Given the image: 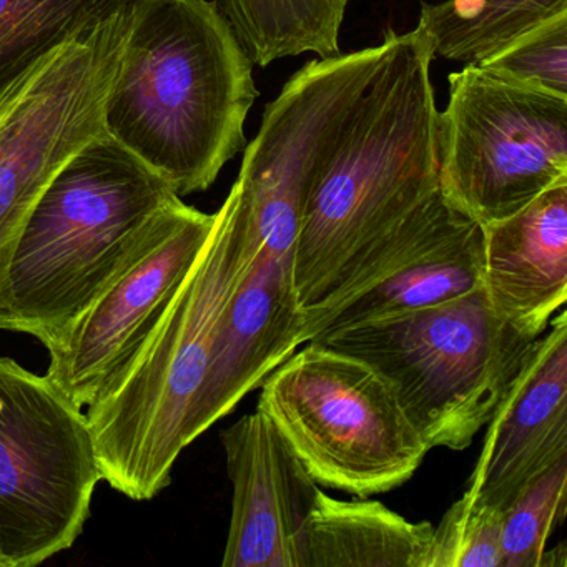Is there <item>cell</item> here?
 Here are the masks:
<instances>
[{
	"label": "cell",
	"mask_w": 567,
	"mask_h": 567,
	"mask_svg": "<svg viewBox=\"0 0 567 567\" xmlns=\"http://www.w3.org/2000/svg\"><path fill=\"white\" fill-rule=\"evenodd\" d=\"M257 97L254 62L217 2L137 0L104 131L185 197L244 151Z\"/></svg>",
	"instance_id": "cell-1"
},
{
	"label": "cell",
	"mask_w": 567,
	"mask_h": 567,
	"mask_svg": "<svg viewBox=\"0 0 567 567\" xmlns=\"http://www.w3.org/2000/svg\"><path fill=\"white\" fill-rule=\"evenodd\" d=\"M381 55L321 165L301 217L295 285L320 303L341 268L440 192L434 54L417 25L384 32Z\"/></svg>",
	"instance_id": "cell-2"
},
{
	"label": "cell",
	"mask_w": 567,
	"mask_h": 567,
	"mask_svg": "<svg viewBox=\"0 0 567 567\" xmlns=\"http://www.w3.org/2000/svg\"><path fill=\"white\" fill-rule=\"evenodd\" d=\"M194 267L131 363L87 408L101 480L134 501L172 483L210 370L221 317L250 268L258 237L231 185Z\"/></svg>",
	"instance_id": "cell-3"
},
{
	"label": "cell",
	"mask_w": 567,
	"mask_h": 567,
	"mask_svg": "<svg viewBox=\"0 0 567 567\" xmlns=\"http://www.w3.org/2000/svg\"><path fill=\"white\" fill-rule=\"evenodd\" d=\"M177 194L141 158L99 135L32 207L9 268L0 331L48 344L105 287Z\"/></svg>",
	"instance_id": "cell-4"
},
{
	"label": "cell",
	"mask_w": 567,
	"mask_h": 567,
	"mask_svg": "<svg viewBox=\"0 0 567 567\" xmlns=\"http://www.w3.org/2000/svg\"><path fill=\"white\" fill-rule=\"evenodd\" d=\"M311 341L380 371L430 450L463 451L489 423L536 340L504 321L481 287Z\"/></svg>",
	"instance_id": "cell-5"
},
{
	"label": "cell",
	"mask_w": 567,
	"mask_h": 567,
	"mask_svg": "<svg viewBox=\"0 0 567 567\" xmlns=\"http://www.w3.org/2000/svg\"><path fill=\"white\" fill-rule=\"evenodd\" d=\"M305 344L261 381L257 410L321 486L370 497L411 480L430 447L390 381L360 358Z\"/></svg>",
	"instance_id": "cell-6"
},
{
	"label": "cell",
	"mask_w": 567,
	"mask_h": 567,
	"mask_svg": "<svg viewBox=\"0 0 567 567\" xmlns=\"http://www.w3.org/2000/svg\"><path fill=\"white\" fill-rule=\"evenodd\" d=\"M447 81L437 164L454 210L484 227L567 181V97L476 64Z\"/></svg>",
	"instance_id": "cell-7"
},
{
	"label": "cell",
	"mask_w": 567,
	"mask_h": 567,
	"mask_svg": "<svg viewBox=\"0 0 567 567\" xmlns=\"http://www.w3.org/2000/svg\"><path fill=\"white\" fill-rule=\"evenodd\" d=\"M101 481L84 411L45 374L0 357V567L71 549Z\"/></svg>",
	"instance_id": "cell-8"
},
{
	"label": "cell",
	"mask_w": 567,
	"mask_h": 567,
	"mask_svg": "<svg viewBox=\"0 0 567 567\" xmlns=\"http://www.w3.org/2000/svg\"><path fill=\"white\" fill-rule=\"evenodd\" d=\"M132 9L55 52L0 102V305L35 202L72 155L105 134Z\"/></svg>",
	"instance_id": "cell-9"
},
{
	"label": "cell",
	"mask_w": 567,
	"mask_h": 567,
	"mask_svg": "<svg viewBox=\"0 0 567 567\" xmlns=\"http://www.w3.org/2000/svg\"><path fill=\"white\" fill-rule=\"evenodd\" d=\"M215 217L172 202L94 300L44 344L45 377L75 406L87 410L131 363L194 267Z\"/></svg>",
	"instance_id": "cell-10"
},
{
	"label": "cell",
	"mask_w": 567,
	"mask_h": 567,
	"mask_svg": "<svg viewBox=\"0 0 567 567\" xmlns=\"http://www.w3.org/2000/svg\"><path fill=\"white\" fill-rule=\"evenodd\" d=\"M234 486L224 567H307L305 530L317 481L275 424L245 414L221 431Z\"/></svg>",
	"instance_id": "cell-11"
},
{
	"label": "cell",
	"mask_w": 567,
	"mask_h": 567,
	"mask_svg": "<svg viewBox=\"0 0 567 567\" xmlns=\"http://www.w3.org/2000/svg\"><path fill=\"white\" fill-rule=\"evenodd\" d=\"M467 496L503 509L530 481L567 460V313L534 341L486 424Z\"/></svg>",
	"instance_id": "cell-12"
},
{
	"label": "cell",
	"mask_w": 567,
	"mask_h": 567,
	"mask_svg": "<svg viewBox=\"0 0 567 567\" xmlns=\"http://www.w3.org/2000/svg\"><path fill=\"white\" fill-rule=\"evenodd\" d=\"M295 258L261 247L231 297L190 423L194 443L303 344Z\"/></svg>",
	"instance_id": "cell-13"
},
{
	"label": "cell",
	"mask_w": 567,
	"mask_h": 567,
	"mask_svg": "<svg viewBox=\"0 0 567 567\" xmlns=\"http://www.w3.org/2000/svg\"><path fill=\"white\" fill-rule=\"evenodd\" d=\"M481 230L491 307L537 340L567 301V181Z\"/></svg>",
	"instance_id": "cell-14"
},
{
	"label": "cell",
	"mask_w": 567,
	"mask_h": 567,
	"mask_svg": "<svg viewBox=\"0 0 567 567\" xmlns=\"http://www.w3.org/2000/svg\"><path fill=\"white\" fill-rule=\"evenodd\" d=\"M483 230L473 224L354 297L303 310V344L363 321L434 307L483 287Z\"/></svg>",
	"instance_id": "cell-15"
},
{
	"label": "cell",
	"mask_w": 567,
	"mask_h": 567,
	"mask_svg": "<svg viewBox=\"0 0 567 567\" xmlns=\"http://www.w3.org/2000/svg\"><path fill=\"white\" fill-rule=\"evenodd\" d=\"M433 524L411 523L378 501L318 493L305 530L307 567H427Z\"/></svg>",
	"instance_id": "cell-16"
},
{
	"label": "cell",
	"mask_w": 567,
	"mask_h": 567,
	"mask_svg": "<svg viewBox=\"0 0 567 567\" xmlns=\"http://www.w3.org/2000/svg\"><path fill=\"white\" fill-rule=\"evenodd\" d=\"M137 0H0V102L55 52Z\"/></svg>",
	"instance_id": "cell-17"
},
{
	"label": "cell",
	"mask_w": 567,
	"mask_h": 567,
	"mask_svg": "<svg viewBox=\"0 0 567 567\" xmlns=\"http://www.w3.org/2000/svg\"><path fill=\"white\" fill-rule=\"evenodd\" d=\"M254 65L297 55L341 54L340 32L350 0H218Z\"/></svg>",
	"instance_id": "cell-18"
},
{
	"label": "cell",
	"mask_w": 567,
	"mask_h": 567,
	"mask_svg": "<svg viewBox=\"0 0 567 567\" xmlns=\"http://www.w3.org/2000/svg\"><path fill=\"white\" fill-rule=\"evenodd\" d=\"M567 11V0H444L421 6L434 58L480 64L529 29Z\"/></svg>",
	"instance_id": "cell-19"
},
{
	"label": "cell",
	"mask_w": 567,
	"mask_h": 567,
	"mask_svg": "<svg viewBox=\"0 0 567 567\" xmlns=\"http://www.w3.org/2000/svg\"><path fill=\"white\" fill-rule=\"evenodd\" d=\"M567 506V460L550 466L503 507V567H540Z\"/></svg>",
	"instance_id": "cell-20"
},
{
	"label": "cell",
	"mask_w": 567,
	"mask_h": 567,
	"mask_svg": "<svg viewBox=\"0 0 567 567\" xmlns=\"http://www.w3.org/2000/svg\"><path fill=\"white\" fill-rule=\"evenodd\" d=\"M503 509L466 493L433 527L427 567H503Z\"/></svg>",
	"instance_id": "cell-21"
},
{
	"label": "cell",
	"mask_w": 567,
	"mask_h": 567,
	"mask_svg": "<svg viewBox=\"0 0 567 567\" xmlns=\"http://www.w3.org/2000/svg\"><path fill=\"white\" fill-rule=\"evenodd\" d=\"M476 65L567 97V11L540 22Z\"/></svg>",
	"instance_id": "cell-22"
}]
</instances>
